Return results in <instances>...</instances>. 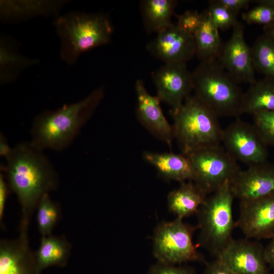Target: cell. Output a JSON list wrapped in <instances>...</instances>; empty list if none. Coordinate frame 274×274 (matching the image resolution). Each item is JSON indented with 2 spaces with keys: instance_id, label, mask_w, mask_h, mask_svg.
Here are the masks:
<instances>
[{
  "instance_id": "1",
  "label": "cell",
  "mask_w": 274,
  "mask_h": 274,
  "mask_svg": "<svg viewBox=\"0 0 274 274\" xmlns=\"http://www.w3.org/2000/svg\"><path fill=\"white\" fill-rule=\"evenodd\" d=\"M3 170L21 207L20 223L29 225L42 197L57 189L58 175L43 151L30 142L12 147Z\"/></svg>"
},
{
  "instance_id": "2",
  "label": "cell",
  "mask_w": 274,
  "mask_h": 274,
  "mask_svg": "<svg viewBox=\"0 0 274 274\" xmlns=\"http://www.w3.org/2000/svg\"><path fill=\"white\" fill-rule=\"evenodd\" d=\"M104 96V88L100 87L78 102L39 114L32 123L30 142L43 151H58L67 148L90 119Z\"/></svg>"
},
{
  "instance_id": "3",
  "label": "cell",
  "mask_w": 274,
  "mask_h": 274,
  "mask_svg": "<svg viewBox=\"0 0 274 274\" xmlns=\"http://www.w3.org/2000/svg\"><path fill=\"white\" fill-rule=\"evenodd\" d=\"M176 139L181 153L220 145L223 128L218 116L194 94L188 96L179 108L170 110Z\"/></svg>"
},
{
  "instance_id": "4",
  "label": "cell",
  "mask_w": 274,
  "mask_h": 274,
  "mask_svg": "<svg viewBox=\"0 0 274 274\" xmlns=\"http://www.w3.org/2000/svg\"><path fill=\"white\" fill-rule=\"evenodd\" d=\"M192 77L194 95L218 118L243 114L244 93L217 59L201 62Z\"/></svg>"
},
{
  "instance_id": "5",
  "label": "cell",
  "mask_w": 274,
  "mask_h": 274,
  "mask_svg": "<svg viewBox=\"0 0 274 274\" xmlns=\"http://www.w3.org/2000/svg\"><path fill=\"white\" fill-rule=\"evenodd\" d=\"M54 25L61 41V57L69 65L81 53L109 43L113 32L109 19L102 14L70 12L58 16Z\"/></svg>"
},
{
  "instance_id": "6",
  "label": "cell",
  "mask_w": 274,
  "mask_h": 274,
  "mask_svg": "<svg viewBox=\"0 0 274 274\" xmlns=\"http://www.w3.org/2000/svg\"><path fill=\"white\" fill-rule=\"evenodd\" d=\"M235 198L230 182L208 196L196 213L198 245L217 258L233 240L235 228L232 206Z\"/></svg>"
},
{
  "instance_id": "7",
  "label": "cell",
  "mask_w": 274,
  "mask_h": 274,
  "mask_svg": "<svg viewBox=\"0 0 274 274\" xmlns=\"http://www.w3.org/2000/svg\"><path fill=\"white\" fill-rule=\"evenodd\" d=\"M197 226L176 218L170 222L159 223L153 237V255L158 262L179 265L188 262H205L193 242Z\"/></svg>"
},
{
  "instance_id": "8",
  "label": "cell",
  "mask_w": 274,
  "mask_h": 274,
  "mask_svg": "<svg viewBox=\"0 0 274 274\" xmlns=\"http://www.w3.org/2000/svg\"><path fill=\"white\" fill-rule=\"evenodd\" d=\"M193 172V180L207 194L231 183L242 169L237 161L220 145L204 148L186 155Z\"/></svg>"
},
{
  "instance_id": "9",
  "label": "cell",
  "mask_w": 274,
  "mask_h": 274,
  "mask_svg": "<svg viewBox=\"0 0 274 274\" xmlns=\"http://www.w3.org/2000/svg\"><path fill=\"white\" fill-rule=\"evenodd\" d=\"M221 142L231 156L248 166L267 161V147L254 125L239 118L223 129Z\"/></svg>"
},
{
  "instance_id": "10",
  "label": "cell",
  "mask_w": 274,
  "mask_h": 274,
  "mask_svg": "<svg viewBox=\"0 0 274 274\" xmlns=\"http://www.w3.org/2000/svg\"><path fill=\"white\" fill-rule=\"evenodd\" d=\"M217 60L237 83L251 84L256 81L251 48L246 42L241 22L232 27L231 36L222 44Z\"/></svg>"
},
{
  "instance_id": "11",
  "label": "cell",
  "mask_w": 274,
  "mask_h": 274,
  "mask_svg": "<svg viewBox=\"0 0 274 274\" xmlns=\"http://www.w3.org/2000/svg\"><path fill=\"white\" fill-rule=\"evenodd\" d=\"M247 238L256 240L274 236V192L263 197L240 201L235 222Z\"/></svg>"
},
{
  "instance_id": "12",
  "label": "cell",
  "mask_w": 274,
  "mask_h": 274,
  "mask_svg": "<svg viewBox=\"0 0 274 274\" xmlns=\"http://www.w3.org/2000/svg\"><path fill=\"white\" fill-rule=\"evenodd\" d=\"M152 77L156 96L171 110L180 107L193 90L192 72L186 63L164 64L152 73Z\"/></svg>"
},
{
  "instance_id": "13",
  "label": "cell",
  "mask_w": 274,
  "mask_h": 274,
  "mask_svg": "<svg viewBox=\"0 0 274 274\" xmlns=\"http://www.w3.org/2000/svg\"><path fill=\"white\" fill-rule=\"evenodd\" d=\"M146 46L147 51L165 64L186 63L195 55L194 36L173 23L157 33Z\"/></svg>"
},
{
  "instance_id": "14",
  "label": "cell",
  "mask_w": 274,
  "mask_h": 274,
  "mask_svg": "<svg viewBox=\"0 0 274 274\" xmlns=\"http://www.w3.org/2000/svg\"><path fill=\"white\" fill-rule=\"evenodd\" d=\"M28 225L20 223L18 236L0 241V274H40L28 236Z\"/></svg>"
},
{
  "instance_id": "15",
  "label": "cell",
  "mask_w": 274,
  "mask_h": 274,
  "mask_svg": "<svg viewBox=\"0 0 274 274\" xmlns=\"http://www.w3.org/2000/svg\"><path fill=\"white\" fill-rule=\"evenodd\" d=\"M217 258L236 274H269L264 257V248L248 238L234 239Z\"/></svg>"
},
{
  "instance_id": "16",
  "label": "cell",
  "mask_w": 274,
  "mask_h": 274,
  "mask_svg": "<svg viewBox=\"0 0 274 274\" xmlns=\"http://www.w3.org/2000/svg\"><path fill=\"white\" fill-rule=\"evenodd\" d=\"M137 104L136 117L143 126L153 135L165 143L170 148L174 139L173 126L163 115L160 100L151 95L144 82L137 80L135 83Z\"/></svg>"
},
{
  "instance_id": "17",
  "label": "cell",
  "mask_w": 274,
  "mask_h": 274,
  "mask_svg": "<svg viewBox=\"0 0 274 274\" xmlns=\"http://www.w3.org/2000/svg\"><path fill=\"white\" fill-rule=\"evenodd\" d=\"M235 198L246 201L260 198L274 192V164L267 161L242 169L231 183Z\"/></svg>"
},
{
  "instance_id": "18",
  "label": "cell",
  "mask_w": 274,
  "mask_h": 274,
  "mask_svg": "<svg viewBox=\"0 0 274 274\" xmlns=\"http://www.w3.org/2000/svg\"><path fill=\"white\" fill-rule=\"evenodd\" d=\"M145 161L153 166L158 175L166 180L181 183L192 181L193 172L188 157L182 153L145 151Z\"/></svg>"
},
{
  "instance_id": "19",
  "label": "cell",
  "mask_w": 274,
  "mask_h": 274,
  "mask_svg": "<svg viewBox=\"0 0 274 274\" xmlns=\"http://www.w3.org/2000/svg\"><path fill=\"white\" fill-rule=\"evenodd\" d=\"M208 195L192 181L180 183V185L169 192L167 203L170 212L176 218L183 219L196 214Z\"/></svg>"
},
{
  "instance_id": "20",
  "label": "cell",
  "mask_w": 274,
  "mask_h": 274,
  "mask_svg": "<svg viewBox=\"0 0 274 274\" xmlns=\"http://www.w3.org/2000/svg\"><path fill=\"white\" fill-rule=\"evenodd\" d=\"M72 249V244L64 235L42 236L39 247L35 251L40 271L50 266H65Z\"/></svg>"
},
{
  "instance_id": "21",
  "label": "cell",
  "mask_w": 274,
  "mask_h": 274,
  "mask_svg": "<svg viewBox=\"0 0 274 274\" xmlns=\"http://www.w3.org/2000/svg\"><path fill=\"white\" fill-rule=\"evenodd\" d=\"M201 15V24L193 35L195 55L201 62L216 60L223 44L219 29L212 20L207 9Z\"/></svg>"
},
{
  "instance_id": "22",
  "label": "cell",
  "mask_w": 274,
  "mask_h": 274,
  "mask_svg": "<svg viewBox=\"0 0 274 274\" xmlns=\"http://www.w3.org/2000/svg\"><path fill=\"white\" fill-rule=\"evenodd\" d=\"M274 111V79L266 77L250 84L244 93L243 114Z\"/></svg>"
},
{
  "instance_id": "23",
  "label": "cell",
  "mask_w": 274,
  "mask_h": 274,
  "mask_svg": "<svg viewBox=\"0 0 274 274\" xmlns=\"http://www.w3.org/2000/svg\"><path fill=\"white\" fill-rule=\"evenodd\" d=\"M177 4L174 0H145L141 3L144 25L149 33H158L172 23L171 17Z\"/></svg>"
},
{
  "instance_id": "24",
  "label": "cell",
  "mask_w": 274,
  "mask_h": 274,
  "mask_svg": "<svg viewBox=\"0 0 274 274\" xmlns=\"http://www.w3.org/2000/svg\"><path fill=\"white\" fill-rule=\"evenodd\" d=\"M63 2L40 1H1L3 19H13L55 13Z\"/></svg>"
},
{
  "instance_id": "25",
  "label": "cell",
  "mask_w": 274,
  "mask_h": 274,
  "mask_svg": "<svg viewBox=\"0 0 274 274\" xmlns=\"http://www.w3.org/2000/svg\"><path fill=\"white\" fill-rule=\"evenodd\" d=\"M0 54L1 83L13 81L21 70L38 61L27 58L19 54L4 38L1 39Z\"/></svg>"
},
{
  "instance_id": "26",
  "label": "cell",
  "mask_w": 274,
  "mask_h": 274,
  "mask_svg": "<svg viewBox=\"0 0 274 274\" xmlns=\"http://www.w3.org/2000/svg\"><path fill=\"white\" fill-rule=\"evenodd\" d=\"M251 51L255 71L274 79V41L263 34L255 41Z\"/></svg>"
},
{
  "instance_id": "27",
  "label": "cell",
  "mask_w": 274,
  "mask_h": 274,
  "mask_svg": "<svg viewBox=\"0 0 274 274\" xmlns=\"http://www.w3.org/2000/svg\"><path fill=\"white\" fill-rule=\"evenodd\" d=\"M36 221L42 236L52 234L61 216L59 204L53 200L49 194H45L36 208Z\"/></svg>"
},
{
  "instance_id": "28",
  "label": "cell",
  "mask_w": 274,
  "mask_h": 274,
  "mask_svg": "<svg viewBox=\"0 0 274 274\" xmlns=\"http://www.w3.org/2000/svg\"><path fill=\"white\" fill-rule=\"evenodd\" d=\"M253 124L259 138L266 146L274 147V111L253 115Z\"/></svg>"
},
{
  "instance_id": "29",
  "label": "cell",
  "mask_w": 274,
  "mask_h": 274,
  "mask_svg": "<svg viewBox=\"0 0 274 274\" xmlns=\"http://www.w3.org/2000/svg\"><path fill=\"white\" fill-rule=\"evenodd\" d=\"M207 10L212 20L219 29L232 28L238 21V14L222 5L218 0L211 1Z\"/></svg>"
},
{
  "instance_id": "30",
  "label": "cell",
  "mask_w": 274,
  "mask_h": 274,
  "mask_svg": "<svg viewBox=\"0 0 274 274\" xmlns=\"http://www.w3.org/2000/svg\"><path fill=\"white\" fill-rule=\"evenodd\" d=\"M256 4L254 7L242 14L243 20L249 24H262L264 26L274 23V7Z\"/></svg>"
},
{
  "instance_id": "31",
  "label": "cell",
  "mask_w": 274,
  "mask_h": 274,
  "mask_svg": "<svg viewBox=\"0 0 274 274\" xmlns=\"http://www.w3.org/2000/svg\"><path fill=\"white\" fill-rule=\"evenodd\" d=\"M177 25L183 31L194 35L199 28L202 21L201 13L197 11L187 10L176 16Z\"/></svg>"
},
{
  "instance_id": "32",
  "label": "cell",
  "mask_w": 274,
  "mask_h": 274,
  "mask_svg": "<svg viewBox=\"0 0 274 274\" xmlns=\"http://www.w3.org/2000/svg\"><path fill=\"white\" fill-rule=\"evenodd\" d=\"M148 274H196L191 269L186 266L165 264L157 262L149 270Z\"/></svg>"
},
{
  "instance_id": "33",
  "label": "cell",
  "mask_w": 274,
  "mask_h": 274,
  "mask_svg": "<svg viewBox=\"0 0 274 274\" xmlns=\"http://www.w3.org/2000/svg\"><path fill=\"white\" fill-rule=\"evenodd\" d=\"M205 264L204 274H236L219 258Z\"/></svg>"
},
{
  "instance_id": "34",
  "label": "cell",
  "mask_w": 274,
  "mask_h": 274,
  "mask_svg": "<svg viewBox=\"0 0 274 274\" xmlns=\"http://www.w3.org/2000/svg\"><path fill=\"white\" fill-rule=\"evenodd\" d=\"M11 190L3 174H0V223L1 227L3 228V219L5 206L8 195Z\"/></svg>"
},
{
  "instance_id": "35",
  "label": "cell",
  "mask_w": 274,
  "mask_h": 274,
  "mask_svg": "<svg viewBox=\"0 0 274 274\" xmlns=\"http://www.w3.org/2000/svg\"><path fill=\"white\" fill-rule=\"evenodd\" d=\"M222 5L228 9L238 14L243 10L248 9L250 0H218Z\"/></svg>"
},
{
  "instance_id": "36",
  "label": "cell",
  "mask_w": 274,
  "mask_h": 274,
  "mask_svg": "<svg viewBox=\"0 0 274 274\" xmlns=\"http://www.w3.org/2000/svg\"><path fill=\"white\" fill-rule=\"evenodd\" d=\"M264 257L266 263L274 271V236L269 244L264 248Z\"/></svg>"
},
{
  "instance_id": "37",
  "label": "cell",
  "mask_w": 274,
  "mask_h": 274,
  "mask_svg": "<svg viewBox=\"0 0 274 274\" xmlns=\"http://www.w3.org/2000/svg\"><path fill=\"white\" fill-rule=\"evenodd\" d=\"M12 147H11L5 136L1 134L0 136V155L6 158L11 153Z\"/></svg>"
},
{
  "instance_id": "38",
  "label": "cell",
  "mask_w": 274,
  "mask_h": 274,
  "mask_svg": "<svg viewBox=\"0 0 274 274\" xmlns=\"http://www.w3.org/2000/svg\"><path fill=\"white\" fill-rule=\"evenodd\" d=\"M264 35L274 41V23L263 27Z\"/></svg>"
}]
</instances>
